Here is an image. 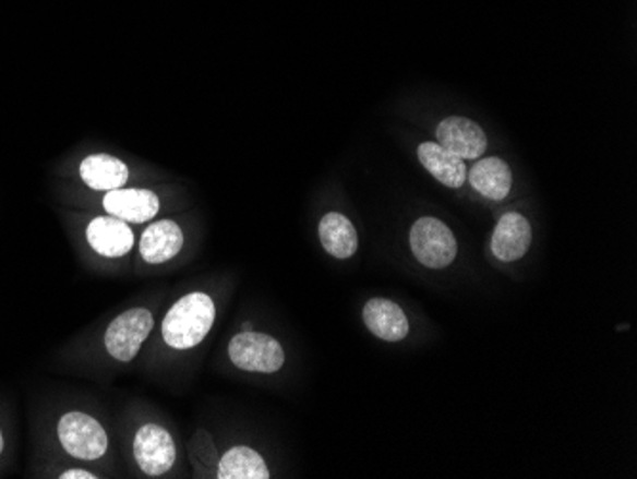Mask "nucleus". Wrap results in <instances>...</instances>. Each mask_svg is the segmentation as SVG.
Wrapping results in <instances>:
<instances>
[{"label": "nucleus", "instance_id": "nucleus-1", "mask_svg": "<svg viewBox=\"0 0 637 479\" xmlns=\"http://www.w3.org/2000/svg\"><path fill=\"white\" fill-rule=\"evenodd\" d=\"M216 320V306L206 292L180 298L163 320V340L175 350H191L205 340Z\"/></svg>", "mask_w": 637, "mask_h": 479}, {"label": "nucleus", "instance_id": "nucleus-2", "mask_svg": "<svg viewBox=\"0 0 637 479\" xmlns=\"http://www.w3.org/2000/svg\"><path fill=\"white\" fill-rule=\"evenodd\" d=\"M58 442L61 450L79 460H98L109 447L106 428L86 412L71 411L58 420Z\"/></svg>", "mask_w": 637, "mask_h": 479}, {"label": "nucleus", "instance_id": "nucleus-3", "mask_svg": "<svg viewBox=\"0 0 637 479\" xmlns=\"http://www.w3.org/2000/svg\"><path fill=\"white\" fill-rule=\"evenodd\" d=\"M410 249L414 259L430 270H445L458 254L455 233L447 224L432 216L414 221L410 229Z\"/></svg>", "mask_w": 637, "mask_h": 479}, {"label": "nucleus", "instance_id": "nucleus-4", "mask_svg": "<svg viewBox=\"0 0 637 479\" xmlns=\"http://www.w3.org/2000/svg\"><path fill=\"white\" fill-rule=\"evenodd\" d=\"M231 363L249 373H277L285 366V350L274 336L243 331L228 346Z\"/></svg>", "mask_w": 637, "mask_h": 479}, {"label": "nucleus", "instance_id": "nucleus-5", "mask_svg": "<svg viewBox=\"0 0 637 479\" xmlns=\"http://www.w3.org/2000/svg\"><path fill=\"white\" fill-rule=\"evenodd\" d=\"M155 327L153 313L147 308H132L117 315L106 331V350L111 358L130 363L152 335Z\"/></svg>", "mask_w": 637, "mask_h": 479}, {"label": "nucleus", "instance_id": "nucleus-6", "mask_svg": "<svg viewBox=\"0 0 637 479\" xmlns=\"http://www.w3.org/2000/svg\"><path fill=\"white\" fill-rule=\"evenodd\" d=\"M134 458L145 476H165L176 463L172 435L159 424H144L134 435Z\"/></svg>", "mask_w": 637, "mask_h": 479}, {"label": "nucleus", "instance_id": "nucleus-7", "mask_svg": "<svg viewBox=\"0 0 637 479\" xmlns=\"http://www.w3.org/2000/svg\"><path fill=\"white\" fill-rule=\"evenodd\" d=\"M437 144L460 159H479L486 152V134L478 122L466 117H448L437 127Z\"/></svg>", "mask_w": 637, "mask_h": 479}, {"label": "nucleus", "instance_id": "nucleus-8", "mask_svg": "<svg viewBox=\"0 0 637 479\" xmlns=\"http://www.w3.org/2000/svg\"><path fill=\"white\" fill-rule=\"evenodd\" d=\"M86 239L104 259H121L134 247V233L127 221L115 216H99L88 224Z\"/></svg>", "mask_w": 637, "mask_h": 479}, {"label": "nucleus", "instance_id": "nucleus-9", "mask_svg": "<svg viewBox=\"0 0 637 479\" xmlns=\"http://www.w3.org/2000/svg\"><path fill=\"white\" fill-rule=\"evenodd\" d=\"M531 243L532 228L529 220L521 214L508 213L502 216L494 228L491 251L501 262H517L531 249Z\"/></svg>", "mask_w": 637, "mask_h": 479}, {"label": "nucleus", "instance_id": "nucleus-10", "mask_svg": "<svg viewBox=\"0 0 637 479\" xmlns=\"http://www.w3.org/2000/svg\"><path fill=\"white\" fill-rule=\"evenodd\" d=\"M363 321L372 335L386 343H401L409 335V320L401 310L387 298H372L363 308Z\"/></svg>", "mask_w": 637, "mask_h": 479}, {"label": "nucleus", "instance_id": "nucleus-11", "mask_svg": "<svg viewBox=\"0 0 637 479\" xmlns=\"http://www.w3.org/2000/svg\"><path fill=\"white\" fill-rule=\"evenodd\" d=\"M159 197L149 190H117L107 191L104 208L115 218L142 224L152 220L159 213Z\"/></svg>", "mask_w": 637, "mask_h": 479}, {"label": "nucleus", "instance_id": "nucleus-12", "mask_svg": "<svg viewBox=\"0 0 637 479\" xmlns=\"http://www.w3.org/2000/svg\"><path fill=\"white\" fill-rule=\"evenodd\" d=\"M183 231L175 220H159L145 229L140 254L147 264H165L182 251Z\"/></svg>", "mask_w": 637, "mask_h": 479}, {"label": "nucleus", "instance_id": "nucleus-13", "mask_svg": "<svg viewBox=\"0 0 637 479\" xmlns=\"http://www.w3.org/2000/svg\"><path fill=\"white\" fill-rule=\"evenodd\" d=\"M418 159L430 175L447 188H460L468 178V168L455 153L437 142H424L418 147Z\"/></svg>", "mask_w": 637, "mask_h": 479}, {"label": "nucleus", "instance_id": "nucleus-14", "mask_svg": "<svg viewBox=\"0 0 637 479\" xmlns=\"http://www.w3.org/2000/svg\"><path fill=\"white\" fill-rule=\"evenodd\" d=\"M318 239L334 259H351L359 247L356 226L340 213H328L318 221Z\"/></svg>", "mask_w": 637, "mask_h": 479}, {"label": "nucleus", "instance_id": "nucleus-15", "mask_svg": "<svg viewBox=\"0 0 637 479\" xmlns=\"http://www.w3.org/2000/svg\"><path fill=\"white\" fill-rule=\"evenodd\" d=\"M81 178L92 190H117L129 180V167L113 155L98 153L81 163Z\"/></svg>", "mask_w": 637, "mask_h": 479}, {"label": "nucleus", "instance_id": "nucleus-16", "mask_svg": "<svg viewBox=\"0 0 637 479\" xmlns=\"http://www.w3.org/2000/svg\"><path fill=\"white\" fill-rule=\"evenodd\" d=\"M471 185L479 191L483 197L502 201L509 195L512 190V170L508 163L498 157H485L478 160L470 170Z\"/></svg>", "mask_w": 637, "mask_h": 479}, {"label": "nucleus", "instance_id": "nucleus-17", "mask_svg": "<svg viewBox=\"0 0 637 479\" xmlns=\"http://www.w3.org/2000/svg\"><path fill=\"white\" fill-rule=\"evenodd\" d=\"M216 478L220 479H267L269 468L259 451L247 445H237L220 458Z\"/></svg>", "mask_w": 637, "mask_h": 479}, {"label": "nucleus", "instance_id": "nucleus-18", "mask_svg": "<svg viewBox=\"0 0 637 479\" xmlns=\"http://www.w3.org/2000/svg\"><path fill=\"white\" fill-rule=\"evenodd\" d=\"M60 479H96L98 476L94 472H88V470H81V468H71V470H65L58 476Z\"/></svg>", "mask_w": 637, "mask_h": 479}, {"label": "nucleus", "instance_id": "nucleus-19", "mask_svg": "<svg viewBox=\"0 0 637 479\" xmlns=\"http://www.w3.org/2000/svg\"><path fill=\"white\" fill-rule=\"evenodd\" d=\"M2 451H4V434H2V430H0V455H2Z\"/></svg>", "mask_w": 637, "mask_h": 479}]
</instances>
